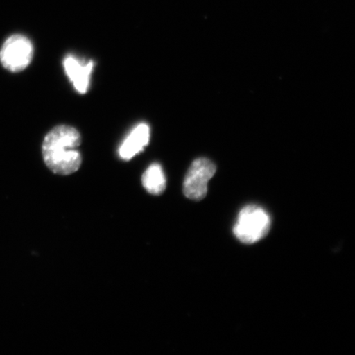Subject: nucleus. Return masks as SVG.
<instances>
[{
  "instance_id": "0eeeda50",
  "label": "nucleus",
  "mask_w": 355,
  "mask_h": 355,
  "mask_svg": "<svg viewBox=\"0 0 355 355\" xmlns=\"http://www.w3.org/2000/svg\"><path fill=\"white\" fill-rule=\"evenodd\" d=\"M141 182L149 193L162 194L166 190V179L162 166L158 163L152 164L144 172Z\"/></svg>"
},
{
  "instance_id": "f257e3e1",
  "label": "nucleus",
  "mask_w": 355,
  "mask_h": 355,
  "mask_svg": "<svg viewBox=\"0 0 355 355\" xmlns=\"http://www.w3.org/2000/svg\"><path fill=\"white\" fill-rule=\"evenodd\" d=\"M81 144L82 137L76 128L68 125L53 128L42 144L44 163L55 174H73L82 165V155L78 150Z\"/></svg>"
},
{
  "instance_id": "39448f33",
  "label": "nucleus",
  "mask_w": 355,
  "mask_h": 355,
  "mask_svg": "<svg viewBox=\"0 0 355 355\" xmlns=\"http://www.w3.org/2000/svg\"><path fill=\"white\" fill-rule=\"evenodd\" d=\"M64 67L67 76L77 92L81 94L87 93L90 86L91 74L94 67L93 61L85 63L73 55H68L64 60Z\"/></svg>"
},
{
  "instance_id": "7ed1b4c3",
  "label": "nucleus",
  "mask_w": 355,
  "mask_h": 355,
  "mask_svg": "<svg viewBox=\"0 0 355 355\" xmlns=\"http://www.w3.org/2000/svg\"><path fill=\"white\" fill-rule=\"evenodd\" d=\"M33 43L24 35L17 34L8 37L0 51V62L12 73L21 72L32 62Z\"/></svg>"
},
{
  "instance_id": "423d86ee",
  "label": "nucleus",
  "mask_w": 355,
  "mask_h": 355,
  "mask_svg": "<svg viewBox=\"0 0 355 355\" xmlns=\"http://www.w3.org/2000/svg\"><path fill=\"white\" fill-rule=\"evenodd\" d=\"M150 141V128L146 123H139L133 128L119 149V155L124 161H130L143 152Z\"/></svg>"
},
{
  "instance_id": "f03ea898",
  "label": "nucleus",
  "mask_w": 355,
  "mask_h": 355,
  "mask_svg": "<svg viewBox=\"0 0 355 355\" xmlns=\"http://www.w3.org/2000/svg\"><path fill=\"white\" fill-rule=\"evenodd\" d=\"M270 229V217L268 213L259 206L248 205L239 213L233 232L239 241L252 244L264 239Z\"/></svg>"
},
{
  "instance_id": "20e7f679",
  "label": "nucleus",
  "mask_w": 355,
  "mask_h": 355,
  "mask_svg": "<svg viewBox=\"0 0 355 355\" xmlns=\"http://www.w3.org/2000/svg\"><path fill=\"white\" fill-rule=\"evenodd\" d=\"M216 167L211 159H195L189 168L184 181V193L194 201H201L207 193V184L216 174Z\"/></svg>"
}]
</instances>
